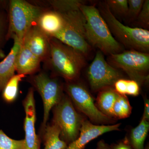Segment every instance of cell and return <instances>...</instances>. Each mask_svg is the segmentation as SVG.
Instances as JSON below:
<instances>
[{
  "label": "cell",
  "instance_id": "1",
  "mask_svg": "<svg viewBox=\"0 0 149 149\" xmlns=\"http://www.w3.org/2000/svg\"><path fill=\"white\" fill-rule=\"evenodd\" d=\"M49 1L54 10L61 14L64 22L61 31L52 38L72 47L88 57L92 47L85 37V19L80 9V6L84 1L79 0Z\"/></svg>",
  "mask_w": 149,
  "mask_h": 149
},
{
  "label": "cell",
  "instance_id": "2",
  "mask_svg": "<svg viewBox=\"0 0 149 149\" xmlns=\"http://www.w3.org/2000/svg\"><path fill=\"white\" fill-rule=\"evenodd\" d=\"M80 8L85 19V37L92 47L97 48L108 56L124 51V47L112 35L98 9L84 2Z\"/></svg>",
  "mask_w": 149,
  "mask_h": 149
},
{
  "label": "cell",
  "instance_id": "3",
  "mask_svg": "<svg viewBox=\"0 0 149 149\" xmlns=\"http://www.w3.org/2000/svg\"><path fill=\"white\" fill-rule=\"evenodd\" d=\"M48 61L53 72L67 81H74L86 65V57L75 49L51 37Z\"/></svg>",
  "mask_w": 149,
  "mask_h": 149
},
{
  "label": "cell",
  "instance_id": "4",
  "mask_svg": "<svg viewBox=\"0 0 149 149\" xmlns=\"http://www.w3.org/2000/svg\"><path fill=\"white\" fill-rule=\"evenodd\" d=\"M98 10L112 35L118 42L128 50L148 53L149 31L141 27L124 25L111 13L105 2H101Z\"/></svg>",
  "mask_w": 149,
  "mask_h": 149
},
{
  "label": "cell",
  "instance_id": "5",
  "mask_svg": "<svg viewBox=\"0 0 149 149\" xmlns=\"http://www.w3.org/2000/svg\"><path fill=\"white\" fill-rule=\"evenodd\" d=\"M7 40L17 38L22 42L24 35L45 10L23 0H11L9 3Z\"/></svg>",
  "mask_w": 149,
  "mask_h": 149
},
{
  "label": "cell",
  "instance_id": "6",
  "mask_svg": "<svg viewBox=\"0 0 149 149\" xmlns=\"http://www.w3.org/2000/svg\"><path fill=\"white\" fill-rule=\"evenodd\" d=\"M107 61L115 68L124 71L139 85L148 81V53L128 50L109 56Z\"/></svg>",
  "mask_w": 149,
  "mask_h": 149
},
{
  "label": "cell",
  "instance_id": "7",
  "mask_svg": "<svg viewBox=\"0 0 149 149\" xmlns=\"http://www.w3.org/2000/svg\"><path fill=\"white\" fill-rule=\"evenodd\" d=\"M53 109V123L59 128L60 139L69 145L78 138L84 118L76 111L68 96H63Z\"/></svg>",
  "mask_w": 149,
  "mask_h": 149
},
{
  "label": "cell",
  "instance_id": "8",
  "mask_svg": "<svg viewBox=\"0 0 149 149\" xmlns=\"http://www.w3.org/2000/svg\"><path fill=\"white\" fill-rule=\"evenodd\" d=\"M104 55L98 50L87 70L88 81L94 92L112 87L118 80L122 78L121 72L107 62Z\"/></svg>",
  "mask_w": 149,
  "mask_h": 149
},
{
  "label": "cell",
  "instance_id": "9",
  "mask_svg": "<svg viewBox=\"0 0 149 149\" xmlns=\"http://www.w3.org/2000/svg\"><path fill=\"white\" fill-rule=\"evenodd\" d=\"M32 81L43 101L44 116L42 129L44 131L47 125L50 112L64 96L62 86L56 78L50 77L43 72L34 76Z\"/></svg>",
  "mask_w": 149,
  "mask_h": 149
},
{
  "label": "cell",
  "instance_id": "10",
  "mask_svg": "<svg viewBox=\"0 0 149 149\" xmlns=\"http://www.w3.org/2000/svg\"><path fill=\"white\" fill-rule=\"evenodd\" d=\"M65 89L68 97L77 109L91 121L97 123H107L111 121L110 118L98 109L91 93L82 84L74 81H68Z\"/></svg>",
  "mask_w": 149,
  "mask_h": 149
},
{
  "label": "cell",
  "instance_id": "11",
  "mask_svg": "<svg viewBox=\"0 0 149 149\" xmlns=\"http://www.w3.org/2000/svg\"><path fill=\"white\" fill-rule=\"evenodd\" d=\"M25 117L24 121V130L25 149H40V141L36 134L35 124L36 120V107L34 91L29 88L23 102Z\"/></svg>",
  "mask_w": 149,
  "mask_h": 149
},
{
  "label": "cell",
  "instance_id": "12",
  "mask_svg": "<svg viewBox=\"0 0 149 149\" xmlns=\"http://www.w3.org/2000/svg\"><path fill=\"white\" fill-rule=\"evenodd\" d=\"M50 38L35 24L24 35L22 44L41 61H47L50 55Z\"/></svg>",
  "mask_w": 149,
  "mask_h": 149
},
{
  "label": "cell",
  "instance_id": "13",
  "mask_svg": "<svg viewBox=\"0 0 149 149\" xmlns=\"http://www.w3.org/2000/svg\"><path fill=\"white\" fill-rule=\"evenodd\" d=\"M120 125V123L113 125H96L89 120H84L78 138L69 144L66 149H83L89 142L104 133L118 130Z\"/></svg>",
  "mask_w": 149,
  "mask_h": 149
},
{
  "label": "cell",
  "instance_id": "14",
  "mask_svg": "<svg viewBox=\"0 0 149 149\" xmlns=\"http://www.w3.org/2000/svg\"><path fill=\"white\" fill-rule=\"evenodd\" d=\"M13 45L8 55L0 62V92H2L8 82L16 71L17 58L22 42L16 37L13 38Z\"/></svg>",
  "mask_w": 149,
  "mask_h": 149
},
{
  "label": "cell",
  "instance_id": "15",
  "mask_svg": "<svg viewBox=\"0 0 149 149\" xmlns=\"http://www.w3.org/2000/svg\"><path fill=\"white\" fill-rule=\"evenodd\" d=\"M63 18L61 14L54 10H44L36 22V24L45 34L53 37L62 29Z\"/></svg>",
  "mask_w": 149,
  "mask_h": 149
},
{
  "label": "cell",
  "instance_id": "16",
  "mask_svg": "<svg viewBox=\"0 0 149 149\" xmlns=\"http://www.w3.org/2000/svg\"><path fill=\"white\" fill-rule=\"evenodd\" d=\"M41 62L22 43L17 58L16 71L25 76L34 74L40 69Z\"/></svg>",
  "mask_w": 149,
  "mask_h": 149
},
{
  "label": "cell",
  "instance_id": "17",
  "mask_svg": "<svg viewBox=\"0 0 149 149\" xmlns=\"http://www.w3.org/2000/svg\"><path fill=\"white\" fill-rule=\"evenodd\" d=\"M118 94L112 87L100 91L97 98V107L108 117H113L112 110Z\"/></svg>",
  "mask_w": 149,
  "mask_h": 149
},
{
  "label": "cell",
  "instance_id": "18",
  "mask_svg": "<svg viewBox=\"0 0 149 149\" xmlns=\"http://www.w3.org/2000/svg\"><path fill=\"white\" fill-rule=\"evenodd\" d=\"M60 130L56 124L46 126L44 130V149H66L68 145L60 138Z\"/></svg>",
  "mask_w": 149,
  "mask_h": 149
},
{
  "label": "cell",
  "instance_id": "19",
  "mask_svg": "<svg viewBox=\"0 0 149 149\" xmlns=\"http://www.w3.org/2000/svg\"><path fill=\"white\" fill-rule=\"evenodd\" d=\"M149 130L148 121L142 118L139 125L130 132V143L133 149H145L144 143Z\"/></svg>",
  "mask_w": 149,
  "mask_h": 149
},
{
  "label": "cell",
  "instance_id": "20",
  "mask_svg": "<svg viewBox=\"0 0 149 149\" xmlns=\"http://www.w3.org/2000/svg\"><path fill=\"white\" fill-rule=\"evenodd\" d=\"M25 75L17 74L14 75L6 85L2 91L3 99L8 103L15 100L18 96L19 85Z\"/></svg>",
  "mask_w": 149,
  "mask_h": 149
},
{
  "label": "cell",
  "instance_id": "21",
  "mask_svg": "<svg viewBox=\"0 0 149 149\" xmlns=\"http://www.w3.org/2000/svg\"><path fill=\"white\" fill-rule=\"evenodd\" d=\"M132 107L125 95L118 94L113 108V117L125 118L129 117L131 113Z\"/></svg>",
  "mask_w": 149,
  "mask_h": 149
},
{
  "label": "cell",
  "instance_id": "22",
  "mask_svg": "<svg viewBox=\"0 0 149 149\" xmlns=\"http://www.w3.org/2000/svg\"><path fill=\"white\" fill-rule=\"evenodd\" d=\"M105 2L115 17L117 15L125 19L128 10V0H107Z\"/></svg>",
  "mask_w": 149,
  "mask_h": 149
},
{
  "label": "cell",
  "instance_id": "23",
  "mask_svg": "<svg viewBox=\"0 0 149 149\" xmlns=\"http://www.w3.org/2000/svg\"><path fill=\"white\" fill-rule=\"evenodd\" d=\"M0 149H25L24 140L11 139L0 129Z\"/></svg>",
  "mask_w": 149,
  "mask_h": 149
},
{
  "label": "cell",
  "instance_id": "24",
  "mask_svg": "<svg viewBox=\"0 0 149 149\" xmlns=\"http://www.w3.org/2000/svg\"><path fill=\"white\" fill-rule=\"evenodd\" d=\"M145 0H128V10L125 17L127 22H135L142 9Z\"/></svg>",
  "mask_w": 149,
  "mask_h": 149
},
{
  "label": "cell",
  "instance_id": "25",
  "mask_svg": "<svg viewBox=\"0 0 149 149\" xmlns=\"http://www.w3.org/2000/svg\"><path fill=\"white\" fill-rule=\"evenodd\" d=\"M135 22L143 27V29H147L149 26V1L145 0L142 9Z\"/></svg>",
  "mask_w": 149,
  "mask_h": 149
},
{
  "label": "cell",
  "instance_id": "26",
  "mask_svg": "<svg viewBox=\"0 0 149 149\" xmlns=\"http://www.w3.org/2000/svg\"><path fill=\"white\" fill-rule=\"evenodd\" d=\"M8 29V17L2 11L0 10V49L7 41Z\"/></svg>",
  "mask_w": 149,
  "mask_h": 149
},
{
  "label": "cell",
  "instance_id": "27",
  "mask_svg": "<svg viewBox=\"0 0 149 149\" xmlns=\"http://www.w3.org/2000/svg\"><path fill=\"white\" fill-rule=\"evenodd\" d=\"M140 92L139 84L134 80H127L126 95L136 96L139 95Z\"/></svg>",
  "mask_w": 149,
  "mask_h": 149
},
{
  "label": "cell",
  "instance_id": "28",
  "mask_svg": "<svg viewBox=\"0 0 149 149\" xmlns=\"http://www.w3.org/2000/svg\"><path fill=\"white\" fill-rule=\"evenodd\" d=\"M127 84V80L123 78L118 79L115 83L113 85L114 90L118 94L125 95H126Z\"/></svg>",
  "mask_w": 149,
  "mask_h": 149
},
{
  "label": "cell",
  "instance_id": "29",
  "mask_svg": "<svg viewBox=\"0 0 149 149\" xmlns=\"http://www.w3.org/2000/svg\"><path fill=\"white\" fill-rule=\"evenodd\" d=\"M142 118L148 121L149 119V101L146 99L145 100V109Z\"/></svg>",
  "mask_w": 149,
  "mask_h": 149
},
{
  "label": "cell",
  "instance_id": "30",
  "mask_svg": "<svg viewBox=\"0 0 149 149\" xmlns=\"http://www.w3.org/2000/svg\"><path fill=\"white\" fill-rule=\"evenodd\" d=\"M96 149H111V148L104 141H99L97 145Z\"/></svg>",
  "mask_w": 149,
  "mask_h": 149
},
{
  "label": "cell",
  "instance_id": "31",
  "mask_svg": "<svg viewBox=\"0 0 149 149\" xmlns=\"http://www.w3.org/2000/svg\"><path fill=\"white\" fill-rule=\"evenodd\" d=\"M114 149H131L128 145L120 143Z\"/></svg>",
  "mask_w": 149,
  "mask_h": 149
},
{
  "label": "cell",
  "instance_id": "32",
  "mask_svg": "<svg viewBox=\"0 0 149 149\" xmlns=\"http://www.w3.org/2000/svg\"><path fill=\"white\" fill-rule=\"evenodd\" d=\"M6 57L4 51L0 49V58H4Z\"/></svg>",
  "mask_w": 149,
  "mask_h": 149
},
{
  "label": "cell",
  "instance_id": "33",
  "mask_svg": "<svg viewBox=\"0 0 149 149\" xmlns=\"http://www.w3.org/2000/svg\"><path fill=\"white\" fill-rule=\"evenodd\" d=\"M146 149H149V148H146Z\"/></svg>",
  "mask_w": 149,
  "mask_h": 149
}]
</instances>
